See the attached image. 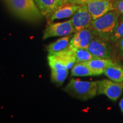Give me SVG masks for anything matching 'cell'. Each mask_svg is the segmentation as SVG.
Here are the masks:
<instances>
[{
  "label": "cell",
  "mask_w": 123,
  "mask_h": 123,
  "mask_svg": "<svg viewBox=\"0 0 123 123\" xmlns=\"http://www.w3.org/2000/svg\"><path fill=\"white\" fill-rule=\"evenodd\" d=\"M80 6L81 5L64 3L51 15L49 18V21L52 22L55 19H63L73 16Z\"/></svg>",
  "instance_id": "obj_12"
},
{
  "label": "cell",
  "mask_w": 123,
  "mask_h": 123,
  "mask_svg": "<svg viewBox=\"0 0 123 123\" xmlns=\"http://www.w3.org/2000/svg\"><path fill=\"white\" fill-rule=\"evenodd\" d=\"M72 37L73 36L70 34L59 38V39L56 40V41L47 46L46 48L47 51L49 53H54L66 49L69 45Z\"/></svg>",
  "instance_id": "obj_15"
},
{
  "label": "cell",
  "mask_w": 123,
  "mask_h": 123,
  "mask_svg": "<svg viewBox=\"0 0 123 123\" xmlns=\"http://www.w3.org/2000/svg\"><path fill=\"white\" fill-rule=\"evenodd\" d=\"M43 16L50 17L55 10L64 4L62 0H34Z\"/></svg>",
  "instance_id": "obj_11"
},
{
  "label": "cell",
  "mask_w": 123,
  "mask_h": 123,
  "mask_svg": "<svg viewBox=\"0 0 123 123\" xmlns=\"http://www.w3.org/2000/svg\"><path fill=\"white\" fill-rule=\"evenodd\" d=\"M92 20L98 19L109 12L115 10L113 0H98L87 4Z\"/></svg>",
  "instance_id": "obj_10"
},
{
  "label": "cell",
  "mask_w": 123,
  "mask_h": 123,
  "mask_svg": "<svg viewBox=\"0 0 123 123\" xmlns=\"http://www.w3.org/2000/svg\"><path fill=\"white\" fill-rule=\"evenodd\" d=\"M113 7L120 14H123V0H113Z\"/></svg>",
  "instance_id": "obj_20"
},
{
  "label": "cell",
  "mask_w": 123,
  "mask_h": 123,
  "mask_svg": "<svg viewBox=\"0 0 123 123\" xmlns=\"http://www.w3.org/2000/svg\"><path fill=\"white\" fill-rule=\"evenodd\" d=\"M5 2H6V3H7H7H8V2H9V0H5Z\"/></svg>",
  "instance_id": "obj_26"
},
{
  "label": "cell",
  "mask_w": 123,
  "mask_h": 123,
  "mask_svg": "<svg viewBox=\"0 0 123 123\" xmlns=\"http://www.w3.org/2000/svg\"><path fill=\"white\" fill-rule=\"evenodd\" d=\"M123 91V83L109 79L98 81V94L104 95L112 101H116Z\"/></svg>",
  "instance_id": "obj_6"
},
{
  "label": "cell",
  "mask_w": 123,
  "mask_h": 123,
  "mask_svg": "<svg viewBox=\"0 0 123 123\" xmlns=\"http://www.w3.org/2000/svg\"><path fill=\"white\" fill-rule=\"evenodd\" d=\"M51 70V79L52 82L58 87H60L67 78L68 74V70L66 68H52Z\"/></svg>",
  "instance_id": "obj_16"
},
{
  "label": "cell",
  "mask_w": 123,
  "mask_h": 123,
  "mask_svg": "<svg viewBox=\"0 0 123 123\" xmlns=\"http://www.w3.org/2000/svg\"><path fill=\"white\" fill-rule=\"evenodd\" d=\"M75 32L88 28L92 21L87 4L82 5L71 19Z\"/></svg>",
  "instance_id": "obj_8"
},
{
  "label": "cell",
  "mask_w": 123,
  "mask_h": 123,
  "mask_svg": "<svg viewBox=\"0 0 123 123\" xmlns=\"http://www.w3.org/2000/svg\"><path fill=\"white\" fill-rule=\"evenodd\" d=\"M120 14L116 10L109 12L98 19L92 20L90 27L95 36L107 41L120 22Z\"/></svg>",
  "instance_id": "obj_1"
},
{
  "label": "cell",
  "mask_w": 123,
  "mask_h": 123,
  "mask_svg": "<svg viewBox=\"0 0 123 123\" xmlns=\"http://www.w3.org/2000/svg\"><path fill=\"white\" fill-rule=\"evenodd\" d=\"M95 1H98V0H68L67 3L78 5H82L87 4L88 3L93 2Z\"/></svg>",
  "instance_id": "obj_22"
},
{
  "label": "cell",
  "mask_w": 123,
  "mask_h": 123,
  "mask_svg": "<svg viewBox=\"0 0 123 123\" xmlns=\"http://www.w3.org/2000/svg\"><path fill=\"white\" fill-rule=\"evenodd\" d=\"M119 107L121 110V111L122 112V113H123V98L121 99V100L119 103Z\"/></svg>",
  "instance_id": "obj_23"
},
{
  "label": "cell",
  "mask_w": 123,
  "mask_h": 123,
  "mask_svg": "<svg viewBox=\"0 0 123 123\" xmlns=\"http://www.w3.org/2000/svg\"><path fill=\"white\" fill-rule=\"evenodd\" d=\"M123 37V21H120L117 27H116V30L113 32V33L110 37L108 42L110 43H115L117 42L119 39Z\"/></svg>",
  "instance_id": "obj_19"
},
{
  "label": "cell",
  "mask_w": 123,
  "mask_h": 123,
  "mask_svg": "<svg viewBox=\"0 0 123 123\" xmlns=\"http://www.w3.org/2000/svg\"><path fill=\"white\" fill-rule=\"evenodd\" d=\"M87 50L97 58L112 59L113 57V50L110 43L96 36L91 41Z\"/></svg>",
  "instance_id": "obj_5"
},
{
  "label": "cell",
  "mask_w": 123,
  "mask_h": 123,
  "mask_svg": "<svg viewBox=\"0 0 123 123\" xmlns=\"http://www.w3.org/2000/svg\"><path fill=\"white\" fill-rule=\"evenodd\" d=\"M120 21H123V14H120Z\"/></svg>",
  "instance_id": "obj_24"
},
{
  "label": "cell",
  "mask_w": 123,
  "mask_h": 123,
  "mask_svg": "<svg viewBox=\"0 0 123 123\" xmlns=\"http://www.w3.org/2000/svg\"><path fill=\"white\" fill-rule=\"evenodd\" d=\"M7 5L13 14L26 21L36 22L43 16L34 0H9Z\"/></svg>",
  "instance_id": "obj_3"
},
{
  "label": "cell",
  "mask_w": 123,
  "mask_h": 123,
  "mask_svg": "<svg viewBox=\"0 0 123 123\" xmlns=\"http://www.w3.org/2000/svg\"><path fill=\"white\" fill-rule=\"evenodd\" d=\"M95 35L90 27L75 32L72 37L68 47L70 48L87 49Z\"/></svg>",
  "instance_id": "obj_9"
},
{
  "label": "cell",
  "mask_w": 123,
  "mask_h": 123,
  "mask_svg": "<svg viewBox=\"0 0 123 123\" xmlns=\"http://www.w3.org/2000/svg\"><path fill=\"white\" fill-rule=\"evenodd\" d=\"M73 49L74 54L76 58V63L86 62L91 60L97 58L93 55H92L87 49Z\"/></svg>",
  "instance_id": "obj_18"
},
{
  "label": "cell",
  "mask_w": 123,
  "mask_h": 123,
  "mask_svg": "<svg viewBox=\"0 0 123 123\" xmlns=\"http://www.w3.org/2000/svg\"><path fill=\"white\" fill-rule=\"evenodd\" d=\"M47 59L51 69L66 68L70 70L76 63L73 49L68 47L59 52L49 53Z\"/></svg>",
  "instance_id": "obj_4"
},
{
  "label": "cell",
  "mask_w": 123,
  "mask_h": 123,
  "mask_svg": "<svg viewBox=\"0 0 123 123\" xmlns=\"http://www.w3.org/2000/svg\"><path fill=\"white\" fill-rule=\"evenodd\" d=\"M75 33L71 20L62 22L49 23L46 26L43 35V39L54 37L66 36Z\"/></svg>",
  "instance_id": "obj_7"
},
{
  "label": "cell",
  "mask_w": 123,
  "mask_h": 123,
  "mask_svg": "<svg viewBox=\"0 0 123 123\" xmlns=\"http://www.w3.org/2000/svg\"><path fill=\"white\" fill-rule=\"evenodd\" d=\"M104 74L111 80L123 83V66L116 62L107 67L104 70Z\"/></svg>",
  "instance_id": "obj_14"
},
{
  "label": "cell",
  "mask_w": 123,
  "mask_h": 123,
  "mask_svg": "<svg viewBox=\"0 0 123 123\" xmlns=\"http://www.w3.org/2000/svg\"><path fill=\"white\" fill-rule=\"evenodd\" d=\"M115 44L118 53H119L120 56L123 59V37L119 39Z\"/></svg>",
  "instance_id": "obj_21"
},
{
  "label": "cell",
  "mask_w": 123,
  "mask_h": 123,
  "mask_svg": "<svg viewBox=\"0 0 123 123\" xmlns=\"http://www.w3.org/2000/svg\"><path fill=\"white\" fill-rule=\"evenodd\" d=\"M63 91L75 99L88 100L98 94V81H81L73 79L63 88Z\"/></svg>",
  "instance_id": "obj_2"
},
{
  "label": "cell",
  "mask_w": 123,
  "mask_h": 123,
  "mask_svg": "<svg viewBox=\"0 0 123 123\" xmlns=\"http://www.w3.org/2000/svg\"><path fill=\"white\" fill-rule=\"evenodd\" d=\"M71 75L74 76H95L91 69L84 62L75 63L71 69Z\"/></svg>",
  "instance_id": "obj_17"
},
{
  "label": "cell",
  "mask_w": 123,
  "mask_h": 123,
  "mask_svg": "<svg viewBox=\"0 0 123 123\" xmlns=\"http://www.w3.org/2000/svg\"><path fill=\"white\" fill-rule=\"evenodd\" d=\"M116 62L112 59H104V58H95L91 61L84 62L91 69L95 76L104 74L105 69Z\"/></svg>",
  "instance_id": "obj_13"
},
{
  "label": "cell",
  "mask_w": 123,
  "mask_h": 123,
  "mask_svg": "<svg viewBox=\"0 0 123 123\" xmlns=\"http://www.w3.org/2000/svg\"><path fill=\"white\" fill-rule=\"evenodd\" d=\"M63 1V2L64 3H67V1H68V0H62Z\"/></svg>",
  "instance_id": "obj_25"
}]
</instances>
